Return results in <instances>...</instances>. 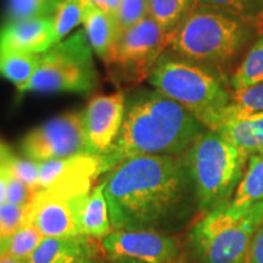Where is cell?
<instances>
[{"label":"cell","instance_id":"20","mask_svg":"<svg viewBox=\"0 0 263 263\" xmlns=\"http://www.w3.org/2000/svg\"><path fill=\"white\" fill-rule=\"evenodd\" d=\"M263 82V34L251 45L250 50L230 77L233 90H240Z\"/></svg>","mask_w":263,"mask_h":263},{"label":"cell","instance_id":"4","mask_svg":"<svg viewBox=\"0 0 263 263\" xmlns=\"http://www.w3.org/2000/svg\"><path fill=\"white\" fill-rule=\"evenodd\" d=\"M254 28L227 12L194 6L171 34L167 49L177 57L215 70L238 58Z\"/></svg>","mask_w":263,"mask_h":263},{"label":"cell","instance_id":"17","mask_svg":"<svg viewBox=\"0 0 263 263\" xmlns=\"http://www.w3.org/2000/svg\"><path fill=\"white\" fill-rule=\"evenodd\" d=\"M80 232L82 235L97 240H104L114 232L104 194V182L91 189L85 200L80 217Z\"/></svg>","mask_w":263,"mask_h":263},{"label":"cell","instance_id":"7","mask_svg":"<svg viewBox=\"0 0 263 263\" xmlns=\"http://www.w3.org/2000/svg\"><path fill=\"white\" fill-rule=\"evenodd\" d=\"M98 81L93 49L84 31L59 42L42 55L34 76L22 93H88Z\"/></svg>","mask_w":263,"mask_h":263},{"label":"cell","instance_id":"24","mask_svg":"<svg viewBox=\"0 0 263 263\" xmlns=\"http://www.w3.org/2000/svg\"><path fill=\"white\" fill-rule=\"evenodd\" d=\"M85 5L83 0H60L51 16L52 28H54L55 42L68 34L72 29L77 27L83 21Z\"/></svg>","mask_w":263,"mask_h":263},{"label":"cell","instance_id":"37","mask_svg":"<svg viewBox=\"0 0 263 263\" xmlns=\"http://www.w3.org/2000/svg\"><path fill=\"white\" fill-rule=\"evenodd\" d=\"M121 263H141V262L133 261V259H124V261H121Z\"/></svg>","mask_w":263,"mask_h":263},{"label":"cell","instance_id":"10","mask_svg":"<svg viewBox=\"0 0 263 263\" xmlns=\"http://www.w3.org/2000/svg\"><path fill=\"white\" fill-rule=\"evenodd\" d=\"M103 249L111 261L179 263L182 257L176 240L153 229L114 230L103 240Z\"/></svg>","mask_w":263,"mask_h":263},{"label":"cell","instance_id":"8","mask_svg":"<svg viewBox=\"0 0 263 263\" xmlns=\"http://www.w3.org/2000/svg\"><path fill=\"white\" fill-rule=\"evenodd\" d=\"M166 33L150 16L117 37L106 68L117 85L133 87L143 82L155 67L170 44Z\"/></svg>","mask_w":263,"mask_h":263},{"label":"cell","instance_id":"16","mask_svg":"<svg viewBox=\"0 0 263 263\" xmlns=\"http://www.w3.org/2000/svg\"><path fill=\"white\" fill-rule=\"evenodd\" d=\"M82 22L91 49L106 64L110 60L117 41L112 17L95 5L88 4L84 9Z\"/></svg>","mask_w":263,"mask_h":263},{"label":"cell","instance_id":"36","mask_svg":"<svg viewBox=\"0 0 263 263\" xmlns=\"http://www.w3.org/2000/svg\"><path fill=\"white\" fill-rule=\"evenodd\" d=\"M77 263H99L95 261L94 258H89V259H84V261H81V262H77Z\"/></svg>","mask_w":263,"mask_h":263},{"label":"cell","instance_id":"18","mask_svg":"<svg viewBox=\"0 0 263 263\" xmlns=\"http://www.w3.org/2000/svg\"><path fill=\"white\" fill-rule=\"evenodd\" d=\"M41 58V54L0 51V76L14 83L22 93L37 71Z\"/></svg>","mask_w":263,"mask_h":263},{"label":"cell","instance_id":"29","mask_svg":"<svg viewBox=\"0 0 263 263\" xmlns=\"http://www.w3.org/2000/svg\"><path fill=\"white\" fill-rule=\"evenodd\" d=\"M33 196H34V193L25 183L10 174L8 190H6V202L11 203V205L27 206Z\"/></svg>","mask_w":263,"mask_h":263},{"label":"cell","instance_id":"28","mask_svg":"<svg viewBox=\"0 0 263 263\" xmlns=\"http://www.w3.org/2000/svg\"><path fill=\"white\" fill-rule=\"evenodd\" d=\"M26 206L5 202L0 207V241L9 239L25 224Z\"/></svg>","mask_w":263,"mask_h":263},{"label":"cell","instance_id":"31","mask_svg":"<svg viewBox=\"0 0 263 263\" xmlns=\"http://www.w3.org/2000/svg\"><path fill=\"white\" fill-rule=\"evenodd\" d=\"M9 178V171L5 167H0V207L6 202V190H8Z\"/></svg>","mask_w":263,"mask_h":263},{"label":"cell","instance_id":"12","mask_svg":"<svg viewBox=\"0 0 263 263\" xmlns=\"http://www.w3.org/2000/svg\"><path fill=\"white\" fill-rule=\"evenodd\" d=\"M55 44L51 17L8 21L0 28V51L44 54Z\"/></svg>","mask_w":263,"mask_h":263},{"label":"cell","instance_id":"33","mask_svg":"<svg viewBox=\"0 0 263 263\" xmlns=\"http://www.w3.org/2000/svg\"><path fill=\"white\" fill-rule=\"evenodd\" d=\"M83 3H84L85 5L93 4V5L97 6V8L101 9V10H103V11L107 12V14H108V4H107V0H83ZM108 15H110V14H108Z\"/></svg>","mask_w":263,"mask_h":263},{"label":"cell","instance_id":"19","mask_svg":"<svg viewBox=\"0 0 263 263\" xmlns=\"http://www.w3.org/2000/svg\"><path fill=\"white\" fill-rule=\"evenodd\" d=\"M195 6V0H149V16L172 34Z\"/></svg>","mask_w":263,"mask_h":263},{"label":"cell","instance_id":"2","mask_svg":"<svg viewBox=\"0 0 263 263\" xmlns=\"http://www.w3.org/2000/svg\"><path fill=\"white\" fill-rule=\"evenodd\" d=\"M207 129L189 111L159 91H140L126 104L120 133L100 155L99 176L124 160L143 155L185 153Z\"/></svg>","mask_w":263,"mask_h":263},{"label":"cell","instance_id":"14","mask_svg":"<svg viewBox=\"0 0 263 263\" xmlns=\"http://www.w3.org/2000/svg\"><path fill=\"white\" fill-rule=\"evenodd\" d=\"M263 201V154L250 155L244 174L236 186L229 205L236 215L245 217L251 209Z\"/></svg>","mask_w":263,"mask_h":263},{"label":"cell","instance_id":"35","mask_svg":"<svg viewBox=\"0 0 263 263\" xmlns=\"http://www.w3.org/2000/svg\"><path fill=\"white\" fill-rule=\"evenodd\" d=\"M121 0H107V4H108V14H110L111 17H115L116 15V11L118 9V5H120Z\"/></svg>","mask_w":263,"mask_h":263},{"label":"cell","instance_id":"3","mask_svg":"<svg viewBox=\"0 0 263 263\" xmlns=\"http://www.w3.org/2000/svg\"><path fill=\"white\" fill-rule=\"evenodd\" d=\"M156 91L189 111L207 129L222 123L232 91L211 68L163 52L147 78Z\"/></svg>","mask_w":263,"mask_h":263},{"label":"cell","instance_id":"21","mask_svg":"<svg viewBox=\"0 0 263 263\" xmlns=\"http://www.w3.org/2000/svg\"><path fill=\"white\" fill-rule=\"evenodd\" d=\"M195 6L227 12L254 27L263 25V0H195Z\"/></svg>","mask_w":263,"mask_h":263},{"label":"cell","instance_id":"34","mask_svg":"<svg viewBox=\"0 0 263 263\" xmlns=\"http://www.w3.org/2000/svg\"><path fill=\"white\" fill-rule=\"evenodd\" d=\"M251 211L255 213L256 218H257V221L259 222V224L263 226V201L259 202L258 205H256V206L252 207Z\"/></svg>","mask_w":263,"mask_h":263},{"label":"cell","instance_id":"13","mask_svg":"<svg viewBox=\"0 0 263 263\" xmlns=\"http://www.w3.org/2000/svg\"><path fill=\"white\" fill-rule=\"evenodd\" d=\"M93 240L84 235L44 238L27 263H77L94 258Z\"/></svg>","mask_w":263,"mask_h":263},{"label":"cell","instance_id":"26","mask_svg":"<svg viewBox=\"0 0 263 263\" xmlns=\"http://www.w3.org/2000/svg\"><path fill=\"white\" fill-rule=\"evenodd\" d=\"M149 16V0H121L114 17L117 37Z\"/></svg>","mask_w":263,"mask_h":263},{"label":"cell","instance_id":"23","mask_svg":"<svg viewBox=\"0 0 263 263\" xmlns=\"http://www.w3.org/2000/svg\"><path fill=\"white\" fill-rule=\"evenodd\" d=\"M44 238L41 230L34 226L24 224L14 235L0 241V256L10 255L15 258L28 261Z\"/></svg>","mask_w":263,"mask_h":263},{"label":"cell","instance_id":"30","mask_svg":"<svg viewBox=\"0 0 263 263\" xmlns=\"http://www.w3.org/2000/svg\"><path fill=\"white\" fill-rule=\"evenodd\" d=\"M245 263H263V226L259 227L252 238Z\"/></svg>","mask_w":263,"mask_h":263},{"label":"cell","instance_id":"25","mask_svg":"<svg viewBox=\"0 0 263 263\" xmlns=\"http://www.w3.org/2000/svg\"><path fill=\"white\" fill-rule=\"evenodd\" d=\"M60 0H9L8 21L51 17Z\"/></svg>","mask_w":263,"mask_h":263},{"label":"cell","instance_id":"32","mask_svg":"<svg viewBox=\"0 0 263 263\" xmlns=\"http://www.w3.org/2000/svg\"><path fill=\"white\" fill-rule=\"evenodd\" d=\"M12 156H14V154L11 153V150L4 143L0 141V167H4Z\"/></svg>","mask_w":263,"mask_h":263},{"label":"cell","instance_id":"22","mask_svg":"<svg viewBox=\"0 0 263 263\" xmlns=\"http://www.w3.org/2000/svg\"><path fill=\"white\" fill-rule=\"evenodd\" d=\"M259 112H263V82L233 91L232 101L227 107L222 123Z\"/></svg>","mask_w":263,"mask_h":263},{"label":"cell","instance_id":"15","mask_svg":"<svg viewBox=\"0 0 263 263\" xmlns=\"http://www.w3.org/2000/svg\"><path fill=\"white\" fill-rule=\"evenodd\" d=\"M216 132L249 155L263 154V112L226 121Z\"/></svg>","mask_w":263,"mask_h":263},{"label":"cell","instance_id":"6","mask_svg":"<svg viewBox=\"0 0 263 263\" xmlns=\"http://www.w3.org/2000/svg\"><path fill=\"white\" fill-rule=\"evenodd\" d=\"M259 227L254 212L240 217L226 200L194 226L190 244L201 263H245Z\"/></svg>","mask_w":263,"mask_h":263},{"label":"cell","instance_id":"9","mask_svg":"<svg viewBox=\"0 0 263 263\" xmlns=\"http://www.w3.org/2000/svg\"><path fill=\"white\" fill-rule=\"evenodd\" d=\"M21 150L26 159L37 162L88 154L83 112L65 114L28 132Z\"/></svg>","mask_w":263,"mask_h":263},{"label":"cell","instance_id":"5","mask_svg":"<svg viewBox=\"0 0 263 263\" xmlns=\"http://www.w3.org/2000/svg\"><path fill=\"white\" fill-rule=\"evenodd\" d=\"M249 154L206 129L186 151V166L195 184L197 206L209 212L229 200L244 174Z\"/></svg>","mask_w":263,"mask_h":263},{"label":"cell","instance_id":"27","mask_svg":"<svg viewBox=\"0 0 263 263\" xmlns=\"http://www.w3.org/2000/svg\"><path fill=\"white\" fill-rule=\"evenodd\" d=\"M4 167L12 177L25 183L33 193L39 192V162L37 161L22 160L14 155Z\"/></svg>","mask_w":263,"mask_h":263},{"label":"cell","instance_id":"38","mask_svg":"<svg viewBox=\"0 0 263 263\" xmlns=\"http://www.w3.org/2000/svg\"><path fill=\"white\" fill-rule=\"evenodd\" d=\"M262 27H263V25H262Z\"/></svg>","mask_w":263,"mask_h":263},{"label":"cell","instance_id":"1","mask_svg":"<svg viewBox=\"0 0 263 263\" xmlns=\"http://www.w3.org/2000/svg\"><path fill=\"white\" fill-rule=\"evenodd\" d=\"M103 182L114 230L153 229L179 202L184 167L174 156H136L117 164Z\"/></svg>","mask_w":263,"mask_h":263},{"label":"cell","instance_id":"11","mask_svg":"<svg viewBox=\"0 0 263 263\" xmlns=\"http://www.w3.org/2000/svg\"><path fill=\"white\" fill-rule=\"evenodd\" d=\"M126 112V98L121 91L97 95L83 112L87 153L103 155L120 133Z\"/></svg>","mask_w":263,"mask_h":263}]
</instances>
